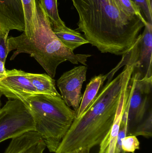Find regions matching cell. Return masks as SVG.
Listing matches in <instances>:
<instances>
[{
	"instance_id": "1",
	"label": "cell",
	"mask_w": 152,
	"mask_h": 153,
	"mask_svg": "<svg viewBox=\"0 0 152 153\" xmlns=\"http://www.w3.org/2000/svg\"><path fill=\"white\" fill-rule=\"evenodd\" d=\"M79 15L78 30L101 53L123 56L147 24L124 11L115 0H71Z\"/></svg>"
},
{
	"instance_id": "2",
	"label": "cell",
	"mask_w": 152,
	"mask_h": 153,
	"mask_svg": "<svg viewBox=\"0 0 152 153\" xmlns=\"http://www.w3.org/2000/svg\"><path fill=\"white\" fill-rule=\"evenodd\" d=\"M133 65L107 81L89 108L75 119L54 153H79L100 145L114 122L125 79Z\"/></svg>"
},
{
	"instance_id": "3",
	"label": "cell",
	"mask_w": 152,
	"mask_h": 153,
	"mask_svg": "<svg viewBox=\"0 0 152 153\" xmlns=\"http://www.w3.org/2000/svg\"><path fill=\"white\" fill-rule=\"evenodd\" d=\"M36 4L35 22L33 29L28 33L23 32L18 36L8 38L9 53L15 50L10 60L20 54H28L53 78L58 66L66 61L87 66V58L92 55L74 53L65 46L54 33L50 20L38 0H36Z\"/></svg>"
},
{
	"instance_id": "4",
	"label": "cell",
	"mask_w": 152,
	"mask_h": 153,
	"mask_svg": "<svg viewBox=\"0 0 152 153\" xmlns=\"http://www.w3.org/2000/svg\"><path fill=\"white\" fill-rule=\"evenodd\" d=\"M29 109L37 132L50 152L55 153L76 118L61 97L37 94L19 99Z\"/></svg>"
},
{
	"instance_id": "5",
	"label": "cell",
	"mask_w": 152,
	"mask_h": 153,
	"mask_svg": "<svg viewBox=\"0 0 152 153\" xmlns=\"http://www.w3.org/2000/svg\"><path fill=\"white\" fill-rule=\"evenodd\" d=\"M152 77L141 79L133 73L129 85L127 122L128 135L152 112Z\"/></svg>"
},
{
	"instance_id": "6",
	"label": "cell",
	"mask_w": 152,
	"mask_h": 153,
	"mask_svg": "<svg viewBox=\"0 0 152 153\" xmlns=\"http://www.w3.org/2000/svg\"><path fill=\"white\" fill-rule=\"evenodd\" d=\"M35 130L34 119L26 105L20 100H8L0 109V143Z\"/></svg>"
},
{
	"instance_id": "7",
	"label": "cell",
	"mask_w": 152,
	"mask_h": 153,
	"mask_svg": "<svg viewBox=\"0 0 152 153\" xmlns=\"http://www.w3.org/2000/svg\"><path fill=\"white\" fill-rule=\"evenodd\" d=\"M87 67L76 66L65 72L57 81L62 98L67 106L76 111L79 108L82 95L83 83L86 80Z\"/></svg>"
},
{
	"instance_id": "8",
	"label": "cell",
	"mask_w": 152,
	"mask_h": 153,
	"mask_svg": "<svg viewBox=\"0 0 152 153\" xmlns=\"http://www.w3.org/2000/svg\"><path fill=\"white\" fill-rule=\"evenodd\" d=\"M0 91L8 100H18L39 94L21 70H6L5 76L0 78Z\"/></svg>"
},
{
	"instance_id": "9",
	"label": "cell",
	"mask_w": 152,
	"mask_h": 153,
	"mask_svg": "<svg viewBox=\"0 0 152 153\" xmlns=\"http://www.w3.org/2000/svg\"><path fill=\"white\" fill-rule=\"evenodd\" d=\"M135 44L137 61L133 73L139 74L141 79L152 77V24L145 26Z\"/></svg>"
},
{
	"instance_id": "10",
	"label": "cell",
	"mask_w": 152,
	"mask_h": 153,
	"mask_svg": "<svg viewBox=\"0 0 152 153\" xmlns=\"http://www.w3.org/2000/svg\"><path fill=\"white\" fill-rule=\"evenodd\" d=\"M12 30H25L21 0H0V30L9 33Z\"/></svg>"
},
{
	"instance_id": "11",
	"label": "cell",
	"mask_w": 152,
	"mask_h": 153,
	"mask_svg": "<svg viewBox=\"0 0 152 153\" xmlns=\"http://www.w3.org/2000/svg\"><path fill=\"white\" fill-rule=\"evenodd\" d=\"M133 73L131 70L128 74L122 88L121 96L119 102L114 122L111 128L107 135L100 144L99 153H114L116 142L120 128L125 106L127 101L129 95V85Z\"/></svg>"
},
{
	"instance_id": "12",
	"label": "cell",
	"mask_w": 152,
	"mask_h": 153,
	"mask_svg": "<svg viewBox=\"0 0 152 153\" xmlns=\"http://www.w3.org/2000/svg\"><path fill=\"white\" fill-rule=\"evenodd\" d=\"M46 148L39 134L31 131L12 139L4 153H43Z\"/></svg>"
},
{
	"instance_id": "13",
	"label": "cell",
	"mask_w": 152,
	"mask_h": 153,
	"mask_svg": "<svg viewBox=\"0 0 152 153\" xmlns=\"http://www.w3.org/2000/svg\"><path fill=\"white\" fill-rule=\"evenodd\" d=\"M107 79V74L105 75L101 74L94 76L91 79L90 82L87 85L85 91L82 96L79 108L76 111L75 119L80 117L83 113L89 108Z\"/></svg>"
},
{
	"instance_id": "14",
	"label": "cell",
	"mask_w": 152,
	"mask_h": 153,
	"mask_svg": "<svg viewBox=\"0 0 152 153\" xmlns=\"http://www.w3.org/2000/svg\"><path fill=\"white\" fill-rule=\"evenodd\" d=\"M51 27L54 33L63 45L73 52L80 46L89 44L80 33L68 27L66 25Z\"/></svg>"
},
{
	"instance_id": "15",
	"label": "cell",
	"mask_w": 152,
	"mask_h": 153,
	"mask_svg": "<svg viewBox=\"0 0 152 153\" xmlns=\"http://www.w3.org/2000/svg\"><path fill=\"white\" fill-rule=\"evenodd\" d=\"M26 75L29 80L39 94L61 97L56 90L55 81L48 74L26 72Z\"/></svg>"
},
{
	"instance_id": "16",
	"label": "cell",
	"mask_w": 152,
	"mask_h": 153,
	"mask_svg": "<svg viewBox=\"0 0 152 153\" xmlns=\"http://www.w3.org/2000/svg\"><path fill=\"white\" fill-rule=\"evenodd\" d=\"M40 5L50 20L51 26L59 27L65 26L58 12L57 0H38Z\"/></svg>"
},
{
	"instance_id": "17",
	"label": "cell",
	"mask_w": 152,
	"mask_h": 153,
	"mask_svg": "<svg viewBox=\"0 0 152 153\" xmlns=\"http://www.w3.org/2000/svg\"><path fill=\"white\" fill-rule=\"evenodd\" d=\"M21 1L25 21V30L23 32L28 33L33 29L35 22L36 0H21Z\"/></svg>"
},
{
	"instance_id": "18",
	"label": "cell",
	"mask_w": 152,
	"mask_h": 153,
	"mask_svg": "<svg viewBox=\"0 0 152 153\" xmlns=\"http://www.w3.org/2000/svg\"><path fill=\"white\" fill-rule=\"evenodd\" d=\"M127 135L142 136L150 138L152 136V112L149 113L145 119L138 124Z\"/></svg>"
},
{
	"instance_id": "19",
	"label": "cell",
	"mask_w": 152,
	"mask_h": 153,
	"mask_svg": "<svg viewBox=\"0 0 152 153\" xmlns=\"http://www.w3.org/2000/svg\"><path fill=\"white\" fill-rule=\"evenodd\" d=\"M117 4L124 11L129 14L136 15L145 23L147 22L142 15L139 7L131 0H115Z\"/></svg>"
},
{
	"instance_id": "20",
	"label": "cell",
	"mask_w": 152,
	"mask_h": 153,
	"mask_svg": "<svg viewBox=\"0 0 152 153\" xmlns=\"http://www.w3.org/2000/svg\"><path fill=\"white\" fill-rule=\"evenodd\" d=\"M140 9L142 15L145 21L152 24L151 0H131Z\"/></svg>"
},
{
	"instance_id": "21",
	"label": "cell",
	"mask_w": 152,
	"mask_h": 153,
	"mask_svg": "<svg viewBox=\"0 0 152 153\" xmlns=\"http://www.w3.org/2000/svg\"><path fill=\"white\" fill-rule=\"evenodd\" d=\"M140 149V142L136 136L127 135L122 141V151L126 153H134Z\"/></svg>"
},
{
	"instance_id": "22",
	"label": "cell",
	"mask_w": 152,
	"mask_h": 153,
	"mask_svg": "<svg viewBox=\"0 0 152 153\" xmlns=\"http://www.w3.org/2000/svg\"><path fill=\"white\" fill-rule=\"evenodd\" d=\"M8 35L9 33L0 30V61L4 63L9 53L7 42Z\"/></svg>"
},
{
	"instance_id": "23",
	"label": "cell",
	"mask_w": 152,
	"mask_h": 153,
	"mask_svg": "<svg viewBox=\"0 0 152 153\" xmlns=\"http://www.w3.org/2000/svg\"><path fill=\"white\" fill-rule=\"evenodd\" d=\"M6 70L5 68V63L0 61V78L6 75Z\"/></svg>"
},
{
	"instance_id": "24",
	"label": "cell",
	"mask_w": 152,
	"mask_h": 153,
	"mask_svg": "<svg viewBox=\"0 0 152 153\" xmlns=\"http://www.w3.org/2000/svg\"><path fill=\"white\" fill-rule=\"evenodd\" d=\"M2 95V94L1 93L0 91V109H1V97Z\"/></svg>"
},
{
	"instance_id": "25",
	"label": "cell",
	"mask_w": 152,
	"mask_h": 153,
	"mask_svg": "<svg viewBox=\"0 0 152 153\" xmlns=\"http://www.w3.org/2000/svg\"><path fill=\"white\" fill-rule=\"evenodd\" d=\"M121 153H126L125 152H123V151H122V152H121Z\"/></svg>"
}]
</instances>
